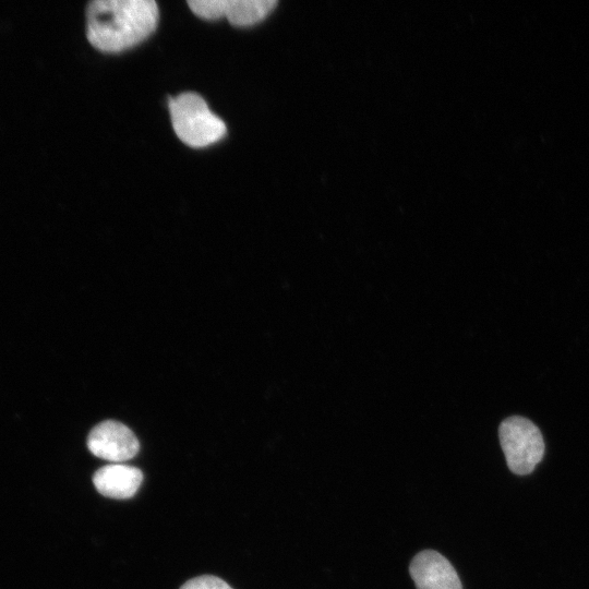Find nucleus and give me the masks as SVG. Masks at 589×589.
Segmentation results:
<instances>
[{
	"label": "nucleus",
	"mask_w": 589,
	"mask_h": 589,
	"mask_svg": "<svg viewBox=\"0 0 589 589\" xmlns=\"http://www.w3.org/2000/svg\"><path fill=\"white\" fill-rule=\"evenodd\" d=\"M501 447L508 468L516 474L531 473L544 455L540 429L521 416L506 418L498 428Z\"/></svg>",
	"instance_id": "obj_3"
},
{
	"label": "nucleus",
	"mask_w": 589,
	"mask_h": 589,
	"mask_svg": "<svg viewBox=\"0 0 589 589\" xmlns=\"http://www.w3.org/2000/svg\"><path fill=\"white\" fill-rule=\"evenodd\" d=\"M142 481L139 468L123 464L106 465L93 476V483L101 495L118 500L134 496Z\"/></svg>",
	"instance_id": "obj_7"
},
{
	"label": "nucleus",
	"mask_w": 589,
	"mask_h": 589,
	"mask_svg": "<svg viewBox=\"0 0 589 589\" xmlns=\"http://www.w3.org/2000/svg\"><path fill=\"white\" fill-rule=\"evenodd\" d=\"M276 0H191V11L204 20L225 17L235 26H251L264 20L275 8Z\"/></svg>",
	"instance_id": "obj_4"
},
{
	"label": "nucleus",
	"mask_w": 589,
	"mask_h": 589,
	"mask_svg": "<svg viewBox=\"0 0 589 589\" xmlns=\"http://www.w3.org/2000/svg\"><path fill=\"white\" fill-rule=\"evenodd\" d=\"M180 589H232L225 580L213 576L202 575L184 582Z\"/></svg>",
	"instance_id": "obj_8"
},
{
	"label": "nucleus",
	"mask_w": 589,
	"mask_h": 589,
	"mask_svg": "<svg viewBox=\"0 0 589 589\" xmlns=\"http://www.w3.org/2000/svg\"><path fill=\"white\" fill-rule=\"evenodd\" d=\"M409 573L417 589H462L453 565L433 550L418 553L410 563Z\"/></svg>",
	"instance_id": "obj_6"
},
{
	"label": "nucleus",
	"mask_w": 589,
	"mask_h": 589,
	"mask_svg": "<svg viewBox=\"0 0 589 589\" xmlns=\"http://www.w3.org/2000/svg\"><path fill=\"white\" fill-rule=\"evenodd\" d=\"M87 447L98 458L111 462H123L137 454L140 443L127 425L115 420H106L91 430Z\"/></svg>",
	"instance_id": "obj_5"
},
{
	"label": "nucleus",
	"mask_w": 589,
	"mask_h": 589,
	"mask_svg": "<svg viewBox=\"0 0 589 589\" xmlns=\"http://www.w3.org/2000/svg\"><path fill=\"white\" fill-rule=\"evenodd\" d=\"M158 19L153 0H95L86 9V37L97 50L121 52L151 36Z\"/></svg>",
	"instance_id": "obj_1"
},
{
	"label": "nucleus",
	"mask_w": 589,
	"mask_h": 589,
	"mask_svg": "<svg viewBox=\"0 0 589 589\" xmlns=\"http://www.w3.org/2000/svg\"><path fill=\"white\" fill-rule=\"evenodd\" d=\"M172 128L188 146L203 148L220 141L227 133L225 122L197 93L184 92L169 98Z\"/></svg>",
	"instance_id": "obj_2"
}]
</instances>
